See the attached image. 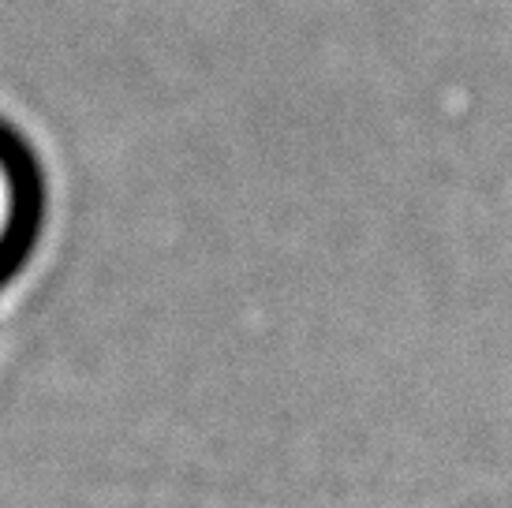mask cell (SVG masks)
<instances>
[{
    "mask_svg": "<svg viewBox=\"0 0 512 508\" xmlns=\"http://www.w3.org/2000/svg\"><path fill=\"white\" fill-rule=\"evenodd\" d=\"M27 213V169L23 154L0 135V247L12 240Z\"/></svg>",
    "mask_w": 512,
    "mask_h": 508,
    "instance_id": "1",
    "label": "cell"
}]
</instances>
